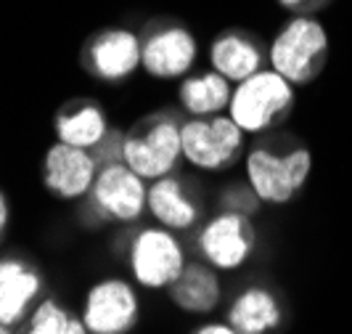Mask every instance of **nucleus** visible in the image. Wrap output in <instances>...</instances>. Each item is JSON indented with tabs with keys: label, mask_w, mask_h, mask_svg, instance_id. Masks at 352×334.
I'll list each match as a JSON object with an SVG mask.
<instances>
[{
	"label": "nucleus",
	"mask_w": 352,
	"mask_h": 334,
	"mask_svg": "<svg viewBox=\"0 0 352 334\" xmlns=\"http://www.w3.org/2000/svg\"><path fill=\"white\" fill-rule=\"evenodd\" d=\"M294 106L292 83L283 80L276 70H260L233 88L228 117L244 133H265L281 125Z\"/></svg>",
	"instance_id": "3"
},
{
	"label": "nucleus",
	"mask_w": 352,
	"mask_h": 334,
	"mask_svg": "<svg viewBox=\"0 0 352 334\" xmlns=\"http://www.w3.org/2000/svg\"><path fill=\"white\" fill-rule=\"evenodd\" d=\"M141 321V302L133 284L124 279H101L88 289L82 324L90 334H130Z\"/></svg>",
	"instance_id": "8"
},
{
	"label": "nucleus",
	"mask_w": 352,
	"mask_h": 334,
	"mask_svg": "<svg viewBox=\"0 0 352 334\" xmlns=\"http://www.w3.org/2000/svg\"><path fill=\"white\" fill-rule=\"evenodd\" d=\"M310 149L294 138H267L247 154V183L265 205L292 202L307 183Z\"/></svg>",
	"instance_id": "1"
},
{
	"label": "nucleus",
	"mask_w": 352,
	"mask_h": 334,
	"mask_svg": "<svg viewBox=\"0 0 352 334\" xmlns=\"http://www.w3.org/2000/svg\"><path fill=\"white\" fill-rule=\"evenodd\" d=\"M236 334H270L281 326L283 311L281 302L273 292L263 286H249L239 292L230 302L226 316Z\"/></svg>",
	"instance_id": "15"
},
{
	"label": "nucleus",
	"mask_w": 352,
	"mask_h": 334,
	"mask_svg": "<svg viewBox=\"0 0 352 334\" xmlns=\"http://www.w3.org/2000/svg\"><path fill=\"white\" fill-rule=\"evenodd\" d=\"M0 334H14V329H8V326H0Z\"/></svg>",
	"instance_id": "26"
},
{
	"label": "nucleus",
	"mask_w": 352,
	"mask_h": 334,
	"mask_svg": "<svg viewBox=\"0 0 352 334\" xmlns=\"http://www.w3.org/2000/svg\"><path fill=\"white\" fill-rule=\"evenodd\" d=\"M122 146H124V133H120L117 127H109L101 143L96 149H90V154L96 157L98 167L104 165H114V162H122Z\"/></svg>",
	"instance_id": "21"
},
{
	"label": "nucleus",
	"mask_w": 352,
	"mask_h": 334,
	"mask_svg": "<svg viewBox=\"0 0 352 334\" xmlns=\"http://www.w3.org/2000/svg\"><path fill=\"white\" fill-rule=\"evenodd\" d=\"M43 186L56 199L77 202L88 196L98 176V162L88 149L56 141L43 157Z\"/></svg>",
	"instance_id": "11"
},
{
	"label": "nucleus",
	"mask_w": 352,
	"mask_h": 334,
	"mask_svg": "<svg viewBox=\"0 0 352 334\" xmlns=\"http://www.w3.org/2000/svg\"><path fill=\"white\" fill-rule=\"evenodd\" d=\"M257 207H260V199H257V194L252 191V186H233L223 196V210L252 215V212H257Z\"/></svg>",
	"instance_id": "22"
},
{
	"label": "nucleus",
	"mask_w": 352,
	"mask_h": 334,
	"mask_svg": "<svg viewBox=\"0 0 352 334\" xmlns=\"http://www.w3.org/2000/svg\"><path fill=\"white\" fill-rule=\"evenodd\" d=\"M82 67L101 83H122L141 67V37L130 30H101L82 48Z\"/></svg>",
	"instance_id": "12"
},
{
	"label": "nucleus",
	"mask_w": 352,
	"mask_h": 334,
	"mask_svg": "<svg viewBox=\"0 0 352 334\" xmlns=\"http://www.w3.org/2000/svg\"><path fill=\"white\" fill-rule=\"evenodd\" d=\"M196 61V37L180 24L151 27L141 40V67L151 77L170 80L188 74Z\"/></svg>",
	"instance_id": "13"
},
{
	"label": "nucleus",
	"mask_w": 352,
	"mask_h": 334,
	"mask_svg": "<svg viewBox=\"0 0 352 334\" xmlns=\"http://www.w3.org/2000/svg\"><path fill=\"white\" fill-rule=\"evenodd\" d=\"M191 334H236V332H233V326L226 321V324H204V326L194 329Z\"/></svg>",
	"instance_id": "24"
},
{
	"label": "nucleus",
	"mask_w": 352,
	"mask_h": 334,
	"mask_svg": "<svg viewBox=\"0 0 352 334\" xmlns=\"http://www.w3.org/2000/svg\"><path fill=\"white\" fill-rule=\"evenodd\" d=\"M254 249V226L249 215L223 210L199 231V252L217 271H236Z\"/></svg>",
	"instance_id": "9"
},
{
	"label": "nucleus",
	"mask_w": 352,
	"mask_h": 334,
	"mask_svg": "<svg viewBox=\"0 0 352 334\" xmlns=\"http://www.w3.org/2000/svg\"><path fill=\"white\" fill-rule=\"evenodd\" d=\"M90 212L101 220L133 223L148 210V189L138 173H133L124 162L98 167V176L90 189Z\"/></svg>",
	"instance_id": "7"
},
{
	"label": "nucleus",
	"mask_w": 352,
	"mask_h": 334,
	"mask_svg": "<svg viewBox=\"0 0 352 334\" xmlns=\"http://www.w3.org/2000/svg\"><path fill=\"white\" fill-rule=\"evenodd\" d=\"M21 334H90L82 324V316H74L58 300L43 298L35 311L24 321Z\"/></svg>",
	"instance_id": "20"
},
{
	"label": "nucleus",
	"mask_w": 352,
	"mask_h": 334,
	"mask_svg": "<svg viewBox=\"0 0 352 334\" xmlns=\"http://www.w3.org/2000/svg\"><path fill=\"white\" fill-rule=\"evenodd\" d=\"M210 61L212 70L220 72L226 80L241 83L263 70V48L257 45L254 37L230 30V32L214 37L210 48Z\"/></svg>",
	"instance_id": "16"
},
{
	"label": "nucleus",
	"mask_w": 352,
	"mask_h": 334,
	"mask_svg": "<svg viewBox=\"0 0 352 334\" xmlns=\"http://www.w3.org/2000/svg\"><path fill=\"white\" fill-rule=\"evenodd\" d=\"M45 279L35 263L21 255L0 258V326L16 329L35 311L43 298Z\"/></svg>",
	"instance_id": "10"
},
{
	"label": "nucleus",
	"mask_w": 352,
	"mask_h": 334,
	"mask_svg": "<svg viewBox=\"0 0 352 334\" xmlns=\"http://www.w3.org/2000/svg\"><path fill=\"white\" fill-rule=\"evenodd\" d=\"M8 223H11V205H8V196H6V191L0 189V239L6 236Z\"/></svg>",
	"instance_id": "23"
},
{
	"label": "nucleus",
	"mask_w": 352,
	"mask_h": 334,
	"mask_svg": "<svg viewBox=\"0 0 352 334\" xmlns=\"http://www.w3.org/2000/svg\"><path fill=\"white\" fill-rule=\"evenodd\" d=\"M233 88L230 80H226L220 72H201L196 77L183 80V85L177 90L180 106L191 114V117H214L223 109H228Z\"/></svg>",
	"instance_id": "19"
},
{
	"label": "nucleus",
	"mask_w": 352,
	"mask_h": 334,
	"mask_svg": "<svg viewBox=\"0 0 352 334\" xmlns=\"http://www.w3.org/2000/svg\"><path fill=\"white\" fill-rule=\"evenodd\" d=\"M133 279L146 289H170L186 268V255L170 229H143L130 242Z\"/></svg>",
	"instance_id": "6"
},
{
	"label": "nucleus",
	"mask_w": 352,
	"mask_h": 334,
	"mask_svg": "<svg viewBox=\"0 0 352 334\" xmlns=\"http://www.w3.org/2000/svg\"><path fill=\"white\" fill-rule=\"evenodd\" d=\"M53 133L56 141L80 146V149H96L101 138L109 133L104 106L93 98H72L64 106H58L53 117Z\"/></svg>",
	"instance_id": "14"
},
{
	"label": "nucleus",
	"mask_w": 352,
	"mask_h": 334,
	"mask_svg": "<svg viewBox=\"0 0 352 334\" xmlns=\"http://www.w3.org/2000/svg\"><path fill=\"white\" fill-rule=\"evenodd\" d=\"M148 212L162 229L188 231L199 220V205L175 176L157 178L148 186Z\"/></svg>",
	"instance_id": "17"
},
{
	"label": "nucleus",
	"mask_w": 352,
	"mask_h": 334,
	"mask_svg": "<svg viewBox=\"0 0 352 334\" xmlns=\"http://www.w3.org/2000/svg\"><path fill=\"white\" fill-rule=\"evenodd\" d=\"M183 157V123L173 112L146 114L124 133L122 162L143 180L173 176Z\"/></svg>",
	"instance_id": "2"
},
{
	"label": "nucleus",
	"mask_w": 352,
	"mask_h": 334,
	"mask_svg": "<svg viewBox=\"0 0 352 334\" xmlns=\"http://www.w3.org/2000/svg\"><path fill=\"white\" fill-rule=\"evenodd\" d=\"M170 300L183 313L204 316V313H212L220 305L223 286H220V279L212 268L201 263H191L183 268L177 282L170 286Z\"/></svg>",
	"instance_id": "18"
},
{
	"label": "nucleus",
	"mask_w": 352,
	"mask_h": 334,
	"mask_svg": "<svg viewBox=\"0 0 352 334\" xmlns=\"http://www.w3.org/2000/svg\"><path fill=\"white\" fill-rule=\"evenodd\" d=\"M326 56H329L326 30L307 17L289 21L270 45L273 70L292 85L313 83L326 67Z\"/></svg>",
	"instance_id": "4"
},
{
	"label": "nucleus",
	"mask_w": 352,
	"mask_h": 334,
	"mask_svg": "<svg viewBox=\"0 0 352 334\" xmlns=\"http://www.w3.org/2000/svg\"><path fill=\"white\" fill-rule=\"evenodd\" d=\"M286 8H310L316 6V0H281Z\"/></svg>",
	"instance_id": "25"
},
{
	"label": "nucleus",
	"mask_w": 352,
	"mask_h": 334,
	"mask_svg": "<svg viewBox=\"0 0 352 334\" xmlns=\"http://www.w3.org/2000/svg\"><path fill=\"white\" fill-rule=\"evenodd\" d=\"M244 152V130L230 117H194L183 123V159L199 170H228Z\"/></svg>",
	"instance_id": "5"
}]
</instances>
